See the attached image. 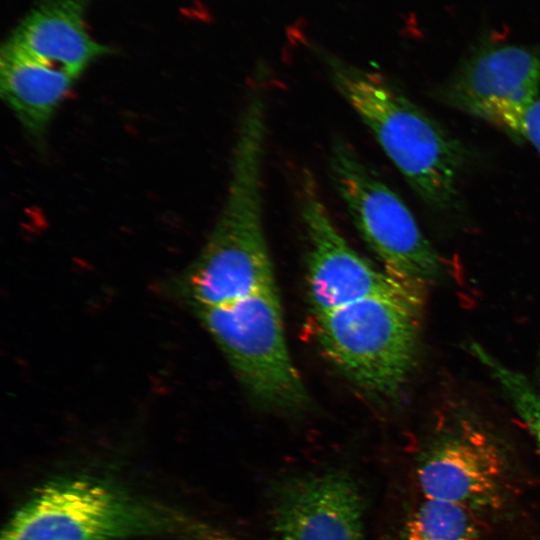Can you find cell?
Masks as SVG:
<instances>
[{
  "label": "cell",
  "instance_id": "1",
  "mask_svg": "<svg viewBox=\"0 0 540 540\" xmlns=\"http://www.w3.org/2000/svg\"><path fill=\"white\" fill-rule=\"evenodd\" d=\"M231 540L225 533L116 483L88 475L36 489L9 517L0 540Z\"/></svg>",
  "mask_w": 540,
  "mask_h": 540
},
{
  "label": "cell",
  "instance_id": "2",
  "mask_svg": "<svg viewBox=\"0 0 540 540\" xmlns=\"http://www.w3.org/2000/svg\"><path fill=\"white\" fill-rule=\"evenodd\" d=\"M318 52L337 91L419 198L436 210L455 206L462 144L381 74Z\"/></svg>",
  "mask_w": 540,
  "mask_h": 540
},
{
  "label": "cell",
  "instance_id": "3",
  "mask_svg": "<svg viewBox=\"0 0 540 540\" xmlns=\"http://www.w3.org/2000/svg\"><path fill=\"white\" fill-rule=\"evenodd\" d=\"M426 284L409 281L315 315L317 340L328 359L375 398L397 397L418 357Z\"/></svg>",
  "mask_w": 540,
  "mask_h": 540
},
{
  "label": "cell",
  "instance_id": "4",
  "mask_svg": "<svg viewBox=\"0 0 540 540\" xmlns=\"http://www.w3.org/2000/svg\"><path fill=\"white\" fill-rule=\"evenodd\" d=\"M193 314L258 403L280 412L307 405L308 394L286 343L276 288Z\"/></svg>",
  "mask_w": 540,
  "mask_h": 540
},
{
  "label": "cell",
  "instance_id": "5",
  "mask_svg": "<svg viewBox=\"0 0 540 540\" xmlns=\"http://www.w3.org/2000/svg\"><path fill=\"white\" fill-rule=\"evenodd\" d=\"M330 176L347 212L383 269L428 284L443 271L441 259L398 196L342 139L334 141Z\"/></svg>",
  "mask_w": 540,
  "mask_h": 540
},
{
  "label": "cell",
  "instance_id": "6",
  "mask_svg": "<svg viewBox=\"0 0 540 540\" xmlns=\"http://www.w3.org/2000/svg\"><path fill=\"white\" fill-rule=\"evenodd\" d=\"M539 91V53L502 45L467 59L441 88L440 100L522 143L526 141L525 118Z\"/></svg>",
  "mask_w": 540,
  "mask_h": 540
},
{
  "label": "cell",
  "instance_id": "7",
  "mask_svg": "<svg viewBox=\"0 0 540 540\" xmlns=\"http://www.w3.org/2000/svg\"><path fill=\"white\" fill-rule=\"evenodd\" d=\"M300 214L308 242L307 286L314 315L399 289L410 280L375 267L340 234L310 173L300 186Z\"/></svg>",
  "mask_w": 540,
  "mask_h": 540
},
{
  "label": "cell",
  "instance_id": "8",
  "mask_svg": "<svg viewBox=\"0 0 540 540\" xmlns=\"http://www.w3.org/2000/svg\"><path fill=\"white\" fill-rule=\"evenodd\" d=\"M417 475L426 499L469 510L493 507L500 500L505 459L496 440L464 418L426 451Z\"/></svg>",
  "mask_w": 540,
  "mask_h": 540
},
{
  "label": "cell",
  "instance_id": "9",
  "mask_svg": "<svg viewBox=\"0 0 540 540\" xmlns=\"http://www.w3.org/2000/svg\"><path fill=\"white\" fill-rule=\"evenodd\" d=\"M272 504L278 540H362L363 500L343 471L290 477Z\"/></svg>",
  "mask_w": 540,
  "mask_h": 540
},
{
  "label": "cell",
  "instance_id": "10",
  "mask_svg": "<svg viewBox=\"0 0 540 540\" xmlns=\"http://www.w3.org/2000/svg\"><path fill=\"white\" fill-rule=\"evenodd\" d=\"M87 4L88 0H40L7 42L78 79L93 62L111 53L87 31Z\"/></svg>",
  "mask_w": 540,
  "mask_h": 540
},
{
  "label": "cell",
  "instance_id": "11",
  "mask_svg": "<svg viewBox=\"0 0 540 540\" xmlns=\"http://www.w3.org/2000/svg\"><path fill=\"white\" fill-rule=\"evenodd\" d=\"M77 78L7 41L0 54V93L27 135L41 144Z\"/></svg>",
  "mask_w": 540,
  "mask_h": 540
},
{
  "label": "cell",
  "instance_id": "12",
  "mask_svg": "<svg viewBox=\"0 0 540 540\" xmlns=\"http://www.w3.org/2000/svg\"><path fill=\"white\" fill-rule=\"evenodd\" d=\"M402 540H479L470 510L426 499L407 523Z\"/></svg>",
  "mask_w": 540,
  "mask_h": 540
},
{
  "label": "cell",
  "instance_id": "13",
  "mask_svg": "<svg viewBox=\"0 0 540 540\" xmlns=\"http://www.w3.org/2000/svg\"><path fill=\"white\" fill-rule=\"evenodd\" d=\"M470 349L498 383L540 451V382L507 366L477 343Z\"/></svg>",
  "mask_w": 540,
  "mask_h": 540
},
{
  "label": "cell",
  "instance_id": "14",
  "mask_svg": "<svg viewBox=\"0 0 540 540\" xmlns=\"http://www.w3.org/2000/svg\"><path fill=\"white\" fill-rule=\"evenodd\" d=\"M525 138L537 150L540 155V98L533 104L528 111L525 123Z\"/></svg>",
  "mask_w": 540,
  "mask_h": 540
}]
</instances>
